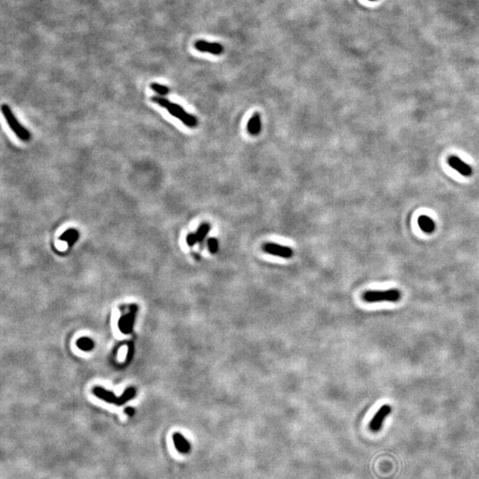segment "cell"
I'll return each mask as SVG.
<instances>
[{"label":"cell","instance_id":"cell-6","mask_svg":"<svg viewBox=\"0 0 479 479\" xmlns=\"http://www.w3.org/2000/svg\"><path fill=\"white\" fill-rule=\"evenodd\" d=\"M137 309H138L137 305L133 304L131 306V311H130L129 314H125V315H123V316L120 318L119 321H118V327H119L120 331L124 335H128V334L133 332V325H134L135 317H136Z\"/></svg>","mask_w":479,"mask_h":479},{"label":"cell","instance_id":"cell-18","mask_svg":"<svg viewBox=\"0 0 479 479\" xmlns=\"http://www.w3.org/2000/svg\"><path fill=\"white\" fill-rule=\"evenodd\" d=\"M187 243L188 246L193 247L195 243H198L197 236L196 233H189L187 237Z\"/></svg>","mask_w":479,"mask_h":479},{"label":"cell","instance_id":"cell-7","mask_svg":"<svg viewBox=\"0 0 479 479\" xmlns=\"http://www.w3.org/2000/svg\"><path fill=\"white\" fill-rule=\"evenodd\" d=\"M263 249L265 252L273 256H280L283 259H291L293 256V249L289 247L282 246L276 243H267L264 244Z\"/></svg>","mask_w":479,"mask_h":479},{"label":"cell","instance_id":"cell-3","mask_svg":"<svg viewBox=\"0 0 479 479\" xmlns=\"http://www.w3.org/2000/svg\"><path fill=\"white\" fill-rule=\"evenodd\" d=\"M2 113H3L4 117L7 120L10 128L12 129L13 133L16 134V136L20 139H22L23 141H29L30 138H31V134L25 127L19 123V121L17 120L15 116L13 115L8 105L4 104L3 106H2Z\"/></svg>","mask_w":479,"mask_h":479},{"label":"cell","instance_id":"cell-8","mask_svg":"<svg viewBox=\"0 0 479 479\" xmlns=\"http://www.w3.org/2000/svg\"><path fill=\"white\" fill-rule=\"evenodd\" d=\"M194 47L198 51L208 52L214 56H220L224 52V46L218 43L207 42L205 40H198L194 44Z\"/></svg>","mask_w":479,"mask_h":479},{"label":"cell","instance_id":"cell-20","mask_svg":"<svg viewBox=\"0 0 479 479\" xmlns=\"http://www.w3.org/2000/svg\"><path fill=\"white\" fill-rule=\"evenodd\" d=\"M124 412H125V414H126L127 415H129V416H133V415L135 414V410H134L133 408H127L126 409L124 410Z\"/></svg>","mask_w":479,"mask_h":479},{"label":"cell","instance_id":"cell-9","mask_svg":"<svg viewBox=\"0 0 479 479\" xmlns=\"http://www.w3.org/2000/svg\"><path fill=\"white\" fill-rule=\"evenodd\" d=\"M448 163L452 168L456 170L457 172H460V174L466 177H470L472 174V169L466 162L462 161L459 157L455 156H452L448 159Z\"/></svg>","mask_w":479,"mask_h":479},{"label":"cell","instance_id":"cell-4","mask_svg":"<svg viewBox=\"0 0 479 479\" xmlns=\"http://www.w3.org/2000/svg\"><path fill=\"white\" fill-rule=\"evenodd\" d=\"M165 108L168 110L169 113L172 115V117H176V118L180 120L182 123L186 124L187 126L194 128V127L197 125V119H196L194 116L187 113V112L182 108V107H180L178 104L172 103V102L170 101L168 105L166 106Z\"/></svg>","mask_w":479,"mask_h":479},{"label":"cell","instance_id":"cell-21","mask_svg":"<svg viewBox=\"0 0 479 479\" xmlns=\"http://www.w3.org/2000/svg\"><path fill=\"white\" fill-rule=\"evenodd\" d=\"M369 1H376V0H369Z\"/></svg>","mask_w":479,"mask_h":479},{"label":"cell","instance_id":"cell-13","mask_svg":"<svg viewBox=\"0 0 479 479\" xmlns=\"http://www.w3.org/2000/svg\"><path fill=\"white\" fill-rule=\"evenodd\" d=\"M78 239H79V233L76 229H68L62 233V236L60 237L61 241L68 243V247L73 246Z\"/></svg>","mask_w":479,"mask_h":479},{"label":"cell","instance_id":"cell-12","mask_svg":"<svg viewBox=\"0 0 479 479\" xmlns=\"http://www.w3.org/2000/svg\"><path fill=\"white\" fill-rule=\"evenodd\" d=\"M418 222H419V226L421 227V230L423 231L424 233H433L435 230V223L431 217L421 216L419 217Z\"/></svg>","mask_w":479,"mask_h":479},{"label":"cell","instance_id":"cell-16","mask_svg":"<svg viewBox=\"0 0 479 479\" xmlns=\"http://www.w3.org/2000/svg\"><path fill=\"white\" fill-rule=\"evenodd\" d=\"M150 87L152 89L153 91H156L157 94L162 95V96H164L166 94H169V88L165 85H162V84H157V83H152Z\"/></svg>","mask_w":479,"mask_h":479},{"label":"cell","instance_id":"cell-1","mask_svg":"<svg viewBox=\"0 0 479 479\" xmlns=\"http://www.w3.org/2000/svg\"><path fill=\"white\" fill-rule=\"evenodd\" d=\"M401 298V291L397 288H390L385 290H367L362 296L363 300L369 304L381 302L398 303Z\"/></svg>","mask_w":479,"mask_h":479},{"label":"cell","instance_id":"cell-2","mask_svg":"<svg viewBox=\"0 0 479 479\" xmlns=\"http://www.w3.org/2000/svg\"><path fill=\"white\" fill-rule=\"evenodd\" d=\"M93 392H94V395L100 399H102L107 403L116 404L117 406L123 405L124 403L133 399L136 396V390L133 387L126 389L121 397H117L113 392H108L102 387H95Z\"/></svg>","mask_w":479,"mask_h":479},{"label":"cell","instance_id":"cell-11","mask_svg":"<svg viewBox=\"0 0 479 479\" xmlns=\"http://www.w3.org/2000/svg\"><path fill=\"white\" fill-rule=\"evenodd\" d=\"M247 129L251 135H257L261 131V119L259 114L256 113L249 119Z\"/></svg>","mask_w":479,"mask_h":479},{"label":"cell","instance_id":"cell-5","mask_svg":"<svg viewBox=\"0 0 479 479\" xmlns=\"http://www.w3.org/2000/svg\"><path fill=\"white\" fill-rule=\"evenodd\" d=\"M392 408L390 405H383L382 408L376 412V415H374L372 421L369 424V429L374 432H377L380 431L382 427V424L385 421L386 418L392 413Z\"/></svg>","mask_w":479,"mask_h":479},{"label":"cell","instance_id":"cell-10","mask_svg":"<svg viewBox=\"0 0 479 479\" xmlns=\"http://www.w3.org/2000/svg\"><path fill=\"white\" fill-rule=\"evenodd\" d=\"M173 443L176 449L181 453H188L191 450V446L180 433H175L173 435Z\"/></svg>","mask_w":479,"mask_h":479},{"label":"cell","instance_id":"cell-19","mask_svg":"<svg viewBox=\"0 0 479 479\" xmlns=\"http://www.w3.org/2000/svg\"><path fill=\"white\" fill-rule=\"evenodd\" d=\"M133 353H134V346H133V343H129V353H128V354H127V355H128V356H127V360H128V359H129L130 360V359H132V357H133Z\"/></svg>","mask_w":479,"mask_h":479},{"label":"cell","instance_id":"cell-15","mask_svg":"<svg viewBox=\"0 0 479 479\" xmlns=\"http://www.w3.org/2000/svg\"><path fill=\"white\" fill-rule=\"evenodd\" d=\"M210 229H211V226L209 224H202L200 226L197 232L195 233H196V236H197L198 243L204 242V240L206 238L208 233L210 232Z\"/></svg>","mask_w":479,"mask_h":479},{"label":"cell","instance_id":"cell-14","mask_svg":"<svg viewBox=\"0 0 479 479\" xmlns=\"http://www.w3.org/2000/svg\"><path fill=\"white\" fill-rule=\"evenodd\" d=\"M77 345L80 350L84 352H90L94 347V341L88 337H81L77 342Z\"/></svg>","mask_w":479,"mask_h":479},{"label":"cell","instance_id":"cell-17","mask_svg":"<svg viewBox=\"0 0 479 479\" xmlns=\"http://www.w3.org/2000/svg\"><path fill=\"white\" fill-rule=\"evenodd\" d=\"M208 247L212 254H216L218 251V242L216 238H210L208 240Z\"/></svg>","mask_w":479,"mask_h":479}]
</instances>
